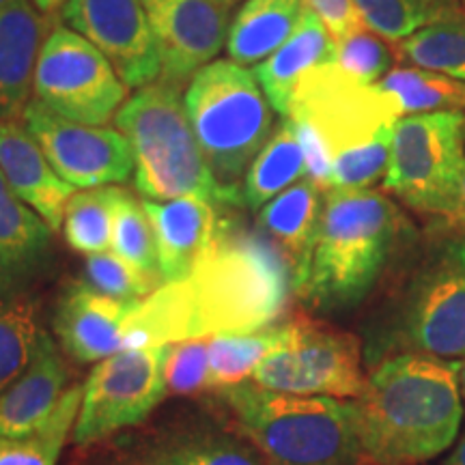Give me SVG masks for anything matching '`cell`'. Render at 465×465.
Instances as JSON below:
<instances>
[{"instance_id": "obj_13", "label": "cell", "mask_w": 465, "mask_h": 465, "mask_svg": "<svg viewBox=\"0 0 465 465\" xmlns=\"http://www.w3.org/2000/svg\"><path fill=\"white\" fill-rule=\"evenodd\" d=\"M22 119L58 177L74 188H102L132 177L134 153L121 132L63 119L37 100L28 102Z\"/></svg>"}, {"instance_id": "obj_4", "label": "cell", "mask_w": 465, "mask_h": 465, "mask_svg": "<svg viewBox=\"0 0 465 465\" xmlns=\"http://www.w3.org/2000/svg\"><path fill=\"white\" fill-rule=\"evenodd\" d=\"M243 435L267 465H360L353 403L265 391L254 381L218 391Z\"/></svg>"}, {"instance_id": "obj_8", "label": "cell", "mask_w": 465, "mask_h": 465, "mask_svg": "<svg viewBox=\"0 0 465 465\" xmlns=\"http://www.w3.org/2000/svg\"><path fill=\"white\" fill-rule=\"evenodd\" d=\"M465 171V113L405 114L394 124L383 190L427 218L459 224Z\"/></svg>"}, {"instance_id": "obj_6", "label": "cell", "mask_w": 465, "mask_h": 465, "mask_svg": "<svg viewBox=\"0 0 465 465\" xmlns=\"http://www.w3.org/2000/svg\"><path fill=\"white\" fill-rule=\"evenodd\" d=\"M272 104L257 75L224 58L194 74L185 91L192 130L229 205H242V182L272 136Z\"/></svg>"}, {"instance_id": "obj_32", "label": "cell", "mask_w": 465, "mask_h": 465, "mask_svg": "<svg viewBox=\"0 0 465 465\" xmlns=\"http://www.w3.org/2000/svg\"><path fill=\"white\" fill-rule=\"evenodd\" d=\"M116 192L114 185H102L78 192L67 201L63 232L75 252H108L113 246Z\"/></svg>"}, {"instance_id": "obj_5", "label": "cell", "mask_w": 465, "mask_h": 465, "mask_svg": "<svg viewBox=\"0 0 465 465\" xmlns=\"http://www.w3.org/2000/svg\"><path fill=\"white\" fill-rule=\"evenodd\" d=\"M134 153V185L143 199L199 196L229 205L192 130L182 86L153 83L134 93L114 116Z\"/></svg>"}, {"instance_id": "obj_24", "label": "cell", "mask_w": 465, "mask_h": 465, "mask_svg": "<svg viewBox=\"0 0 465 465\" xmlns=\"http://www.w3.org/2000/svg\"><path fill=\"white\" fill-rule=\"evenodd\" d=\"M322 185L306 177L281 192L276 199L261 207L259 213L257 226L282 250L293 270L295 287L304 278L317 240L325 205L322 203Z\"/></svg>"}, {"instance_id": "obj_2", "label": "cell", "mask_w": 465, "mask_h": 465, "mask_svg": "<svg viewBox=\"0 0 465 465\" xmlns=\"http://www.w3.org/2000/svg\"><path fill=\"white\" fill-rule=\"evenodd\" d=\"M353 414L364 463L431 461L461 429L457 364L420 351L383 360L353 401Z\"/></svg>"}, {"instance_id": "obj_34", "label": "cell", "mask_w": 465, "mask_h": 465, "mask_svg": "<svg viewBox=\"0 0 465 465\" xmlns=\"http://www.w3.org/2000/svg\"><path fill=\"white\" fill-rule=\"evenodd\" d=\"M110 248L116 257L138 267L144 274L160 276L158 242H155V231L147 209L143 201H138L124 188L116 192L113 246Z\"/></svg>"}, {"instance_id": "obj_27", "label": "cell", "mask_w": 465, "mask_h": 465, "mask_svg": "<svg viewBox=\"0 0 465 465\" xmlns=\"http://www.w3.org/2000/svg\"><path fill=\"white\" fill-rule=\"evenodd\" d=\"M397 58L465 83V14L444 17L397 42Z\"/></svg>"}, {"instance_id": "obj_21", "label": "cell", "mask_w": 465, "mask_h": 465, "mask_svg": "<svg viewBox=\"0 0 465 465\" xmlns=\"http://www.w3.org/2000/svg\"><path fill=\"white\" fill-rule=\"evenodd\" d=\"M0 171L11 190L50 226L58 231L74 185L58 177L37 141L17 124L0 125Z\"/></svg>"}, {"instance_id": "obj_23", "label": "cell", "mask_w": 465, "mask_h": 465, "mask_svg": "<svg viewBox=\"0 0 465 465\" xmlns=\"http://www.w3.org/2000/svg\"><path fill=\"white\" fill-rule=\"evenodd\" d=\"M336 42L323 22L306 7L291 37L254 67L267 102L281 116H289L300 80L312 69L334 63Z\"/></svg>"}, {"instance_id": "obj_39", "label": "cell", "mask_w": 465, "mask_h": 465, "mask_svg": "<svg viewBox=\"0 0 465 465\" xmlns=\"http://www.w3.org/2000/svg\"><path fill=\"white\" fill-rule=\"evenodd\" d=\"M304 3L323 22L336 44L364 26L356 0H304Z\"/></svg>"}, {"instance_id": "obj_15", "label": "cell", "mask_w": 465, "mask_h": 465, "mask_svg": "<svg viewBox=\"0 0 465 465\" xmlns=\"http://www.w3.org/2000/svg\"><path fill=\"white\" fill-rule=\"evenodd\" d=\"M144 7L158 42L162 83L192 80L229 39L231 5L220 0H144Z\"/></svg>"}, {"instance_id": "obj_30", "label": "cell", "mask_w": 465, "mask_h": 465, "mask_svg": "<svg viewBox=\"0 0 465 465\" xmlns=\"http://www.w3.org/2000/svg\"><path fill=\"white\" fill-rule=\"evenodd\" d=\"M282 336L281 325H267L250 334H223L209 339L207 391L240 386L254 375L267 353Z\"/></svg>"}, {"instance_id": "obj_12", "label": "cell", "mask_w": 465, "mask_h": 465, "mask_svg": "<svg viewBox=\"0 0 465 465\" xmlns=\"http://www.w3.org/2000/svg\"><path fill=\"white\" fill-rule=\"evenodd\" d=\"M399 332L414 351L465 358V242L446 243L418 272L401 308Z\"/></svg>"}, {"instance_id": "obj_41", "label": "cell", "mask_w": 465, "mask_h": 465, "mask_svg": "<svg viewBox=\"0 0 465 465\" xmlns=\"http://www.w3.org/2000/svg\"><path fill=\"white\" fill-rule=\"evenodd\" d=\"M449 465H465V429L461 440H459L457 449L452 450V455L449 459Z\"/></svg>"}, {"instance_id": "obj_46", "label": "cell", "mask_w": 465, "mask_h": 465, "mask_svg": "<svg viewBox=\"0 0 465 465\" xmlns=\"http://www.w3.org/2000/svg\"><path fill=\"white\" fill-rule=\"evenodd\" d=\"M459 3H461V7H465V0H459Z\"/></svg>"}, {"instance_id": "obj_45", "label": "cell", "mask_w": 465, "mask_h": 465, "mask_svg": "<svg viewBox=\"0 0 465 465\" xmlns=\"http://www.w3.org/2000/svg\"><path fill=\"white\" fill-rule=\"evenodd\" d=\"M220 3H224V5H231V7H232V5H235L237 0H220Z\"/></svg>"}, {"instance_id": "obj_40", "label": "cell", "mask_w": 465, "mask_h": 465, "mask_svg": "<svg viewBox=\"0 0 465 465\" xmlns=\"http://www.w3.org/2000/svg\"><path fill=\"white\" fill-rule=\"evenodd\" d=\"M65 3H67V0H33L35 7L42 11L44 15L45 14H54V11L58 7H63V5H65Z\"/></svg>"}, {"instance_id": "obj_36", "label": "cell", "mask_w": 465, "mask_h": 465, "mask_svg": "<svg viewBox=\"0 0 465 465\" xmlns=\"http://www.w3.org/2000/svg\"><path fill=\"white\" fill-rule=\"evenodd\" d=\"M391 144L392 132H388L336 155L328 190H369L373 183L383 182L391 162Z\"/></svg>"}, {"instance_id": "obj_16", "label": "cell", "mask_w": 465, "mask_h": 465, "mask_svg": "<svg viewBox=\"0 0 465 465\" xmlns=\"http://www.w3.org/2000/svg\"><path fill=\"white\" fill-rule=\"evenodd\" d=\"M110 465H267L240 433L207 420L168 424L127 444Z\"/></svg>"}, {"instance_id": "obj_17", "label": "cell", "mask_w": 465, "mask_h": 465, "mask_svg": "<svg viewBox=\"0 0 465 465\" xmlns=\"http://www.w3.org/2000/svg\"><path fill=\"white\" fill-rule=\"evenodd\" d=\"M134 304L108 298L86 282H74L58 295L52 330L74 360L100 362L124 349Z\"/></svg>"}, {"instance_id": "obj_10", "label": "cell", "mask_w": 465, "mask_h": 465, "mask_svg": "<svg viewBox=\"0 0 465 465\" xmlns=\"http://www.w3.org/2000/svg\"><path fill=\"white\" fill-rule=\"evenodd\" d=\"M33 91L50 113L83 125H106L127 97V86L108 58L61 25L52 26L39 50Z\"/></svg>"}, {"instance_id": "obj_38", "label": "cell", "mask_w": 465, "mask_h": 465, "mask_svg": "<svg viewBox=\"0 0 465 465\" xmlns=\"http://www.w3.org/2000/svg\"><path fill=\"white\" fill-rule=\"evenodd\" d=\"M209 341L192 339L168 345L164 360V381L171 394H196L207 391Z\"/></svg>"}, {"instance_id": "obj_31", "label": "cell", "mask_w": 465, "mask_h": 465, "mask_svg": "<svg viewBox=\"0 0 465 465\" xmlns=\"http://www.w3.org/2000/svg\"><path fill=\"white\" fill-rule=\"evenodd\" d=\"M83 403V386L67 388L56 410L37 431L22 438H0V465H56L63 446L74 433Z\"/></svg>"}, {"instance_id": "obj_33", "label": "cell", "mask_w": 465, "mask_h": 465, "mask_svg": "<svg viewBox=\"0 0 465 465\" xmlns=\"http://www.w3.org/2000/svg\"><path fill=\"white\" fill-rule=\"evenodd\" d=\"M356 7L362 25L386 42H401L463 11L459 0H356Z\"/></svg>"}, {"instance_id": "obj_35", "label": "cell", "mask_w": 465, "mask_h": 465, "mask_svg": "<svg viewBox=\"0 0 465 465\" xmlns=\"http://www.w3.org/2000/svg\"><path fill=\"white\" fill-rule=\"evenodd\" d=\"M84 282L121 302H141L164 284L162 276L144 274L114 252L86 254Z\"/></svg>"}, {"instance_id": "obj_22", "label": "cell", "mask_w": 465, "mask_h": 465, "mask_svg": "<svg viewBox=\"0 0 465 465\" xmlns=\"http://www.w3.org/2000/svg\"><path fill=\"white\" fill-rule=\"evenodd\" d=\"M67 377L61 351L44 330L31 364L0 394V438H22L37 431L65 394Z\"/></svg>"}, {"instance_id": "obj_20", "label": "cell", "mask_w": 465, "mask_h": 465, "mask_svg": "<svg viewBox=\"0 0 465 465\" xmlns=\"http://www.w3.org/2000/svg\"><path fill=\"white\" fill-rule=\"evenodd\" d=\"M48 17L28 0L0 7V125L25 116Z\"/></svg>"}, {"instance_id": "obj_28", "label": "cell", "mask_w": 465, "mask_h": 465, "mask_svg": "<svg viewBox=\"0 0 465 465\" xmlns=\"http://www.w3.org/2000/svg\"><path fill=\"white\" fill-rule=\"evenodd\" d=\"M42 332L39 304L33 295H0V394L31 364Z\"/></svg>"}, {"instance_id": "obj_11", "label": "cell", "mask_w": 465, "mask_h": 465, "mask_svg": "<svg viewBox=\"0 0 465 465\" xmlns=\"http://www.w3.org/2000/svg\"><path fill=\"white\" fill-rule=\"evenodd\" d=\"M168 345L124 349L104 358L83 386L72 441L80 449L136 427L166 397Z\"/></svg>"}, {"instance_id": "obj_25", "label": "cell", "mask_w": 465, "mask_h": 465, "mask_svg": "<svg viewBox=\"0 0 465 465\" xmlns=\"http://www.w3.org/2000/svg\"><path fill=\"white\" fill-rule=\"evenodd\" d=\"M304 0H246L231 22L226 52L240 65H259L293 35Z\"/></svg>"}, {"instance_id": "obj_3", "label": "cell", "mask_w": 465, "mask_h": 465, "mask_svg": "<svg viewBox=\"0 0 465 465\" xmlns=\"http://www.w3.org/2000/svg\"><path fill=\"white\" fill-rule=\"evenodd\" d=\"M405 220L386 194L375 190H328L311 259L295 293L319 312L358 306L388 261Z\"/></svg>"}, {"instance_id": "obj_42", "label": "cell", "mask_w": 465, "mask_h": 465, "mask_svg": "<svg viewBox=\"0 0 465 465\" xmlns=\"http://www.w3.org/2000/svg\"><path fill=\"white\" fill-rule=\"evenodd\" d=\"M457 375H459V386H461L463 397H465V360H463V364H461V366L457 364Z\"/></svg>"}, {"instance_id": "obj_14", "label": "cell", "mask_w": 465, "mask_h": 465, "mask_svg": "<svg viewBox=\"0 0 465 465\" xmlns=\"http://www.w3.org/2000/svg\"><path fill=\"white\" fill-rule=\"evenodd\" d=\"M61 15L108 58L125 86L143 89L160 78V50L144 0H67Z\"/></svg>"}, {"instance_id": "obj_9", "label": "cell", "mask_w": 465, "mask_h": 465, "mask_svg": "<svg viewBox=\"0 0 465 465\" xmlns=\"http://www.w3.org/2000/svg\"><path fill=\"white\" fill-rule=\"evenodd\" d=\"M265 391L298 397L356 399L364 391L360 341L306 317L282 323V336L254 371Z\"/></svg>"}, {"instance_id": "obj_26", "label": "cell", "mask_w": 465, "mask_h": 465, "mask_svg": "<svg viewBox=\"0 0 465 465\" xmlns=\"http://www.w3.org/2000/svg\"><path fill=\"white\" fill-rule=\"evenodd\" d=\"M302 177H306L304 149L295 124L289 116H282L243 177L242 205L257 212L281 192L302 182Z\"/></svg>"}, {"instance_id": "obj_7", "label": "cell", "mask_w": 465, "mask_h": 465, "mask_svg": "<svg viewBox=\"0 0 465 465\" xmlns=\"http://www.w3.org/2000/svg\"><path fill=\"white\" fill-rule=\"evenodd\" d=\"M289 119L304 149L306 177L330 188L336 155L392 132L401 113L380 86L358 83L328 63L300 80Z\"/></svg>"}, {"instance_id": "obj_18", "label": "cell", "mask_w": 465, "mask_h": 465, "mask_svg": "<svg viewBox=\"0 0 465 465\" xmlns=\"http://www.w3.org/2000/svg\"><path fill=\"white\" fill-rule=\"evenodd\" d=\"M143 205L155 231L162 281L182 282L190 278L218 232L216 203L183 196L173 201L143 199Z\"/></svg>"}, {"instance_id": "obj_19", "label": "cell", "mask_w": 465, "mask_h": 465, "mask_svg": "<svg viewBox=\"0 0 465 465\" xmlns=\"http://www.w3.org/2000/svg\"><path fill=\"white\" fill-rule=\"evenodd\" d=\"M52 231L0 171V295L28 293L52 263Z\"/></svg>"}, {"instance_id": "obj_37", "label": "cell", "mask_w": 465, "mask_h": 465, "mask_svg": "<svg viewBox=\"0 0 465 465\" xmlns=\"http://www.w3.org/2000/svg\"><path fill=\"white\" fill-rule=\"evenodd\" d=\"M397 50H392L386 39L366 26L336 44L334 65L362 84L380 83L391 72Z\"/></svg>"}, {"instance_id": "obj_43", "label": "cell", "mask_w": 465, "mask_h": 465, "mask_svg": "<svg viewBox=\"0 0 465 465\" xmlns=\"http://www.w3.org/2000/svg\"><path fill=\"white\" fill-rule=\"evenodd\" d=\"M459 224H465V171H463V182H461V220Z\"/></svg>"}, {"instance_id": "obj_1", "label": "cell", "mask_w": 465, "mask_h": 465, "mask_svg": "<svg viewBox=\"0 0 465 465\" xmlns=\"http://www.w3.org/2000/svg\"><path fill=\"white\" fill-rule=\"evenodd\" d=\"M293 270L263 231L220 220L212 246L190 278L164 282L151 295V315L162 342L250 334L282 315Z\"/></svg>"}, {"instance_id": "obj_29", "label": "cell", "mask_w": 465, "mask_h": 465, "mask_svg": "<svg viewBox=\"0 0 465 465\" xmlns=\"http://www.w3.org/2000/svg\"><path fill=\"white\" fill-rule=\"evenodd\" d=\"M375 84L392 97L401 116L446 113V110L465 113V83L444 74L424 72L416 67H397L391 69Z\"/></svg>"}, {"instance_id": "obj_44", "label": "cell", "mask_w": 465, "mask_h": 465, "mask_svg": "<svg viewBox=\"0 0 465 465\" xmlns=\"http://www.w3.org/2000/svg\"><path fill=\"white\" fill-rule=\"evenodd\" d=\"M11 3H15V0H0V7H5V5H11Z\"/></svg>"}]
</instances>
